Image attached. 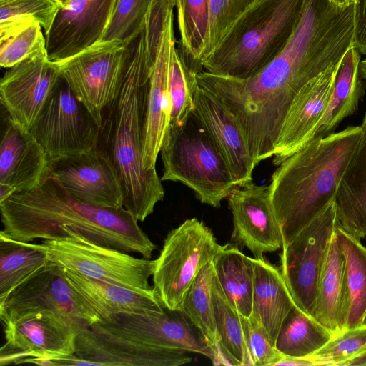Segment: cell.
Returning <instances> with one entry per match:
<instances>
[{"instance_id":"cell-38","label":"cell","mask_w":366,"mask_h":366,"mask_svg":"<svg viewBox=\"0 0 366 366\" xmlns=\"http://www.w3.org/2000/svg\"><path fill=\"white\" fill-rule=\"evenodd\" d=\"M366 352V323L335 335L321 349L309 356L316 365L347 366Z\"/></svg>"},{"instance_id":"cell-45","label":"cell","mask_w":366,"mask_h":366,"mask_svg":"<svg viewBox=\"0 0 366 366\" xmlns=\"http://www.w3.org/2000/svg\"><path fill=\"white\" fill-rule=\"evenodd\" d=\"M360 75L366 80V59L360 62Z\"/></svg>"},{"instance_id":"cell-36","label":"cell","mask_w":366,"mask_h":366,"mask_svg":"<svg viewBox=\"0 0 366 366\" xmlns=\"http://www.w3.org/2000/svg\"><path fill=\"white\" fill-rule=\"evenodd\" d=\"M61 6L56 0H0V36L32 21L46 35Z\"/></svg>"},{"instance_id":"cell-31","label":"cell","mask_w":366,"mask_h":366,"mask_svg":"<svg viewBox=\"0 0 366 366\" xmlns=\"http://www.w3.org/2000/svg\"><path fill=\"white\" fill-rule=\"evenodd\" d=\"M333 336L295 305L281 325L275 347L284 357H306L321 349Z\"/></svg>"},{"instance_id":"cell-20","label":"cell","mask_w":366,"mask_h":366,"mask_svg":"<svg viewBox=\"0 0 366 366\" xmlns=\"http://www.w3.org/2000/svg\"><path fill=\"white\" fill-rule=\"evenodd\" d=\"M174 43L172 8L167 14L150 73L142 157L143 166L148 170L156 169L157 159L170 125L172 104L168 79L171 49Z\"/></svg>"},{"instance_id":"cell-35","label":"cell","mask_w":366,"mask_h":366,"mask_svg":"<svg viewBox=\"0 0 366 366\" xmlns=\"http://www.w3.org/2000/svg\"><path fill=\"white\" fill-rule=\"evenodd\" d=\"M168 84L172 104L170 124H180L193 111L199 84L197 74L187 66L175 43L171 49Z\"/></svg>"},{"instance_id":"cell-9","label":"cell","mask_w":366,"mask_h":366,"mask_svg":"<svg viewBox=\"0 0 366 366\" xmlns=\"http://www.w3.org/2000/svg\"><path fill=\"white\" fill-rule=\"evenodd\" d=\"M221 246L212 230L195 217L167 234L152 274L153 289L164 307L181 311L194 279Z\"/></svg>"},{"instance_id":"cell-40","label":"cell","mask_w":366,"mask_h":366,"mask_svg":"<svg viewBox=\"0 0 366 366\" xmlns=\"http://www.w3.org/2000/svg\"><path fill=\"white\" fill-rule=\"evenodd\" d=\"M256 1L209 0V25L203 60L218 46L237 18Z\"/></svg>"},{"instance_id":"cell-8","label":"cell","mask_w":366,"mask_h":366,"mask_svg":"<svg viewBox=\"0 0 366 366\" xmlns=\"http://www.w3.org/2000/svg\"><path fill=\"white\" fill-rule=\"evenodd\" d=\"M37 244L50 263L61 268L132 289L153 290L149 280L155 260L97 244L68 227L62 228L60 238L44 239Z\"/></svg>"},{"instance_id":"cell-10","label":"cell","mask_w":366,"mask_h":366,"mask_svg":"<svg viewBox=\"0 0 366 366\" xmlns=\"http://www.w3.org/2000/svg\"><path fill=\"white\" fill-rule=\"evenodd\" d=\"M127 54L123 41L102 40L72 56L53 61L100 129L118 94Z\"/></svg>"},{"instance_id":"cell-13","label":"cell","mask_w":366,"mask_h":366,"mask_svg":"<svg viewBox=\"0 0 366 366\" xmlns=\"http://www.w3.org/2000/svg\"><path fill=\"white\" fill-rule=\"evenodd\" d=\"M29 131L50 162L98 147L101 129L63 79Z\"/></svg>"},{"instance_id":"cell-16","label":"cell","mask_w":366,"mask_h":366,"mask_svg":"<svg viewBox=\"0 0 366 366\" xmlns=\"http://www.w3.org/2000/svg\"><path fill=\"white\" fill-rule=\"evenodd\" d=\"M49 171L72 195L86 203L112 209L124 207L117 171L99 147L50 162Z\"/></svg>"},{"instance_id":"cell-39","label":"cell","mask_w":366,"mask_h":366,"mask_svg":"<svg viewBox=\"0 0 366 366\" xmlns=\"http://www.w3.org/2000/svg\"><path fill=\"white\" fill-rule=\"evenodd\" d=\"M152 1L117 0L102 40H119L127 44L142 30Z\"/></svg>"},{"instance_id":"cell-33","label":"cell","mask_w":366,"mask_h":366,"mask_svg":"<svg viewBox=\"0 0 366 366\" xmlns=\"http://www.w3.org/2000/svg\"><path fill=\"white\" fill-rule=\"evenodd\" d=\"M212 298L220 342L222 365H251L242 330L241 315L228 300L216 276L213 283Z\"/></svg>"},{"instance_id":"cell-28","label":"cell","mask_w":366,"mask_h":366,"mask_svg":"<svg viewBox=\"0 0 366 366\" xmlns=\"http://www.w3.org/2000/svg\"><path fill=\"white\" fill-rule=\"evenodd\" d=\"M335 239L345 258V330L362 325L366 320V247L340 226Z\"/></svg>"},{"instance_id":"cell-14","label":"cell","mask_w":366,"mask_h":366,"mask_svg":"<svg viewBox=\"0 0 366 366\" xmlns=\"http://www.w3.org/2000/svg\"><path fill=\"white\" fill-rule=\"evenodd\" d=\"M63 78L46 49L9 68L0 82L9 118L30 130Z\"/></svg>"},{"instance_id":"cell-46","label":"cell","mask_w":366,"mask_h":366,"mask_svg":"<svg viewBox=\"0 0 366 366\" xmlns=\"http://www.w3.org/2000/svg\"><path fill=\"white\" fill-rule=\"evenodd\" d=\"M57 1L61 6L66 3L69 0H56Z\"/></svg>"},{"instance_id":"cell-24","label":"cell","mask_w":366,"mask_h":366,"mask_svg":"<svg viewBox=\"0 0 366 366\" xmlns=\"http://www.w3.org/2000/svg\"><path fill=\"white\" fill-rule=\"evenodd\" d=\"M360 127L361 137L335 197L340 227L360 239L366 238V113Z\"/></svg>"},{"instance_id":"cell-5","label":"cell","mask_w":366,"mask_h":366,"mask_svg":"<svg viewBox=\"0 0 366 366\" xmlns=\"http://www.w3.org/2000/svg\"><path fill=\"white\" fill-rule=\"evenodd\" d=\"M361 134L360 126L347 127L308 143L277 166L268 186L282 246L335 200Z\"/></svg>"},{"instance_id":"cell-19","label":"cell","mask_w":366,"mask_h":366,"mask_svg":"<svg viewBox=\"0 0 366 366\" xmlns=\"http://www.w3.org/2000/svg\"><path fill=\"white\" fill-rule=\"evenodd\" d=\"M192 112L218 147L237 187L253 182L256 164L243 132L229 110L214 94L198 85Z\"/></svg>"},{"instance_id":"cell-22","label":"cell","mask_w":366,"mask_h":366,"mask_svg":"<svg viewBox=\"0 0 366 366\" xmlns=\"http://www.w3.org/2000/svg\"><path fill=\"white\" fill-rule=\"evenodd\" d=\"M340 62L308 81L294 98L275 144L274 165L278 166L301 149L319 122L331 94Z\"/></svg>"},{"instance_id":"cell-47","label":"cell","mask_w":366,"mask_h":366,"mask_svg":"<svg viewBox=\"0 0 366 366\" xmlns=\"http://www.w3.org/2000/svg\"><path fill=\"white\" fill-rule=\"evenodd\" d=\"M171 2L173 4V6H174L176 4V0H171Z\"/></svg>"},{"instance_id":"cell-7","label":"cell","mask_w":366,"mask_h":366,"mask_svg":"<svg viewBox=\"0 0 366 366\" xmlns=\"http://www.w3.org/2000/svg\"><path fill=\"white\" fill-rule=\"evenodd\" d=\"M160 153L162 181L182 182L203 204L219 207L237 187L218 147L193 112L182 124H170Z\"/></svg>"},{"instance_id":"cell-11","label":"cell","mask_w":366,"mask_h":366,"mask_svg":"<svg viewBox=\"0 0 366 366\" xmlns=\"http://www.w3.org/2000/svg\"><path fill=\"white\" fill-rule=\"evenodd\" d=\"M3 327L6 342L0 349L1 366H56L58 360L75 355L77 335L84 329L52 311L30 313Z\"/></svg>"},{"instance_id":"cell-2","label":"cell","mask_w":366,"mask_h":366,"mask_svg":"<svg viewBox=\"0 0 366 366\" xmlns=\"http://www.w3.org/2000/svg\"><path fill=\"white\" fill-rule=\"evenodd\" d=\"M0 234L19 242L58 239L62 228L68 227L97 244L146 259L157 249L124 207L86 203L72 195L49 171L35 188L0 202Z\"/></svg>"},{"instance_id":"cell-18","label":"cell","mask_w":366,"mask_h":366,"mask_svg":"<svg viewBox=\"0 0 366 366\" xmlns=\"http://www.w3.org/2000/svg\"><path fill=\"white\" fill-rule=\"evenodd\" d=\"M227 199L233 216V241L247 247L255 257L282 249V236L269 186L252 182L235 187Z\"/></svg>"},{"instance_id":"cell-37","label":"cell","mask_w":366,"mask_h":366,"mask_svg":"<svg viewBox=\"0 0 366 366\" xmlns=\"http://www.w3.org/2000/svg\"><path fill=\"white\" fill-rule=\"evenodd\" d=\"M46 49L41 25L32 21L0 36V65L11 68Z\"/></svg>"},{"instance_id":"cell-1","label":"cell","mask_w":366,"mask_h":366,"mask_svg":"<svg viewBox=\"0 0 366 366\" xmlns=\"http://www.w3.org/2000/svg\"><path fill=\"white\" fill-rule=\"evenodd\" d=\"M354 5L305 0L300 19L281 52L247 79L202 71L199 85L214 94L239 124L256 166L273 157L285 116L298 92L340 61L354 42Z\"/></svg>"},{"instance_id":"cell-6","label":"cell","mask_w":366,"mask_h":366,"mask_svg":"<svg viewBox=\"0 0 366 366\" xmlns=\"http://www.w3.org/2000/svg\"><path fill=\"white\" fill-rule=\"evenodd\" d=\"M305 0H257L233 23L202 61L203 71L247 79L284 49L300 19Z\"/></svg>"},{"instance_id":"cell-41","label":"cell","mask_w":366,"mask_h":366,"mask_svg":"<svg viewBox=\"0 0 366 366\" xmlns=\"http://www.w3.org/2000/svg\"><path fill=\"white\" fill-rule=\"evenodd\" d=\"M241 321L251 365H277L284 356L276 349L262 324L252 315H241Z\"/></svg>"},{"instance_id":"cell-12","label":"cell","mask_w":366,"mask_h":366,"mask_svg":"<svg viewBox=\"0 0 366 366\" xmlns=\"http://www.w3.org/2000/svg\"><path fill=\"white\" fill-rule=\"evenodd\" d=\"M339 226L334 200L282 247V276L295 306L311 317L330 244Z\"/></svg>"},{"instance_id":"cell-15","label":"cell","mask_w":366,"mask_h":366,"mask_svg":"<svg viewBox=\"0 0 366 366\" xmlns=\"http://www.w3.org/2000/svg\"><path fill=\"white\" fill-rule=\"evenodd\" d=\"M41 311L59 313L84 328L93 323L74 297L62 268L50 262L0 302V319L3 326L26 315Z\"/></svg>"},{"instance_id":"cell-17","label":"cell","mask_w":366,"mask_h":366,"mask_svg":"<svg viewBox=\"0 0 366 366\" xmlns=\"http://www.w3.org/2000/svg\"><path fill=\"white\" fill-rule=\"evenodd\" d=\"M117 0H69L45 35L48 58L59 61L100 41Z\"/></svg>"},{"instance_id":"cell-29","label":"cell","mask_w":366,"mask_h":366,"mask_svg":"<svg viewBox=\"0 0 366 366\" xmlns=\"http://www.w3.org/2000/svg\"><path fill=\"white\" fill-rule=\"evenodd\" d=\"M215 276L231 304L244 317L252 312L254 267L237 244L222 245L212 261Z\"/></svg>"},{"instance_id":"cell-3","label":"cell","mask_w":366,"mask_h":366,"mask_svg":"<svg viewBox=\"0 0 366 366\" xmlns=\"http://www.w3.org/2000/svg\"><path fill=\"white\" fill-rule=\"evenodd\" d=\"M127 45L122 84L104 115L99 147L117 171L124 207L142 222L164 197L157 170L146 169L142 162L147 98L154 59L147 48L144 26Z\"/></svg>"},{"instance_id":"cell-26","label":"cell","mask_w":366,"mask_h":366,"mask_svg":"<svg viewBox=\"0 0 366 366\" xmlns=\"http://www.w3.org/2000/svg\"><path fill=\"white\" fill-rule=\"evenodd\" d=\"M254 267L252 314L275 346L281 325L295 305L280 269L262 257L251 258Z\"/></svg>"},{"instance_id":"cell-30","label":"cell","mask_w":366,"mask_h":366,"mask_svg":"<svg viewBox=\"0 0 366 366\" xmlns=\"http://www.w3.org/2000/svg\"><path fill=\"white\" fill-rule=\"evenodd\" d=\"M214 277V268L211 262L194 279L183 300L181 311L204 336L215 354L216 365H222L212 298Z\"/></svg>"},{"instance_id":"cell-21","label":"cell","mask_w":366,"mask_h":366,"mask_svg":"<svg viewBox=\"0 0 366 366\" xmlns=\"http://www.w3.org/2000/svg\"><path fill=\"white\" fill-rule=\"evenodd\" d=\"M49 165L46 154L31 132L8 117L0 144V202L37 187Z\"/></svg>"},{"instance_id":"cell-44","label":"cell","mask_w":366,"mask_h":366,"mask_svg":"<svg viewBox=\"0 0 366 366\" xmlns=\"http://www.w3.org/2000/svg\"><path fill=\"white\" fill-rule=\"evenodd\" d=\"M330 3L340 6L347 7L354 4L355 0H328Z\"/></svg>"},{"instance_id":"cell-25","label":"cell","mask_w":366,"mask_h":366,"mask_svg":"<svg viewBox=\"0 0 366 366\" xmlns=\"http://www.w3.org/2000/svg\"><path fill=\"white\" fill-rule=\"evenodd\" d=\"M360 53L352 46L339 64L326 108L302 147L334 133L345 118L357 110L359 102L364 94L363 84L360 78Z\"/></svg>"},{"instance_id":"cell-42","label":"cell","mask_w":366,"mask_h":366,"mask_svg":"<svg viewBox=\"0 0 366 366\" xmlns=\"http://www.w3.org/2000/svg\"><path fill=\"white\" fill-rule=\"evenodd\" d=\"M354 46L366 55V0L354 1Z\"/></svg>"},{"instance_id":"cell-23","label":"cell","mask_w":366,"mask_h":366,"mask_svg":"<svg viewBox=\"0 0 366 366\" xmlns=\"http://www.w3.org/2000/svg\"><path fill=\"white\" fill-rule=\"evenodd\" d=\"M62 269L74 297L93 323L118 313L162 312L164 310L154 289H132L90 278L67 269Z\"/></svg>"},{"instance_id":"cell-4","label":"cell","mask_w":366,"mask_h":366,"mask_svg":"<svg viewBox=\"0 0 366 366\" xmlns=\"http://www.w3.org/2000/svg\"><path fill=\"white\" fill-rule=\"evenodd\" d=\"M199 353L216 365L202 334L180 310L118 313L78 333L76 355L92 365L179 366Z\"/></svg>"},{"instance_id":"cell-43","label":"cell","mask_w":366,"mask_h":366,"mask_svg":"<svg viewBox=\"0 0 366 366\" xmlns=\"http://www.w3.org/2000/svg\"><path fill=\"white\" fill-rule=\"evenodd\" d=\"M349 365H366V352L349 361L347 366Z\"/></svg>"},{"instance_id":"cell-27","label":"cell","mask_w":366,"mask_h":366,"mask_svg":"<svg viewBox=\"0 0 366 366\" xmlns=\"http://www.w3.org/2000/svg\"><path fill=\"white\" fill-rule=\"evenodd\" d=\"M345 258L334 233L312 314V317L334 335L345 330Z\"/></svg>"},{"instance_id":"cell-32","label":"cell","mask_w":366,"mask_h":366,"mask_svg":"<svg viewBox=\"0 0 366 366\" xmlns=\"http://www.w3.org/2000/svg\"><path fill=\"white\" fill-rule=\"evenodd\" d=\"M49 262L46 252L37 244L0 234V302Z\"/></svg>"},{"instance_id":"cell-34","label":"cell","mask_w":366,"mask_h":366,"mask_svg":"<svg viewBox=\"0 0 366 366\" xmlns=\"http://www.w3.org/2000/svg\"><path fill=\"white\" fill-rule=\"evenodd\" d=\"M181 54L197 74L203 71L204 49L209 25V0H176Z\"/></svg>"},{"instance_id":"cell-48","label":"cell","mask_w":366,"mask_h":366,"mask_svg":"<svg viewBox=\"0 0 366 366\" xmlns=\"http://www.w3.org/2000/svg\"><path fill=\"white\" fill-rule=\"evenodd\" d=\"M365 323H366V320H365Z\"/></svg>"}]
</instances>
